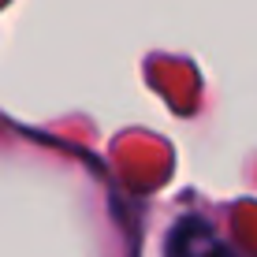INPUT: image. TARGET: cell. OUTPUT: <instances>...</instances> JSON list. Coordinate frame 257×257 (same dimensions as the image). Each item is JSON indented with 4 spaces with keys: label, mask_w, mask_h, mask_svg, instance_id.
Returning a JSON list of instances; mask_svg holds the SVG:
<instances>
[{
    "label": "cell",
    "mask_w": 257,
    "mask_h": 257,
    "mask_svg": "<svg viewBox=\"0 0 257 257\" xmlns=\"http://www.w3.org/2000/svg\"><path fill=\"white\" fill-rule=\"evenodd\" d=\"M164 257H235L201 216H183L164 242Z\"/></svg>",
    "instance_id": "obj_1"
}]
</instances>
